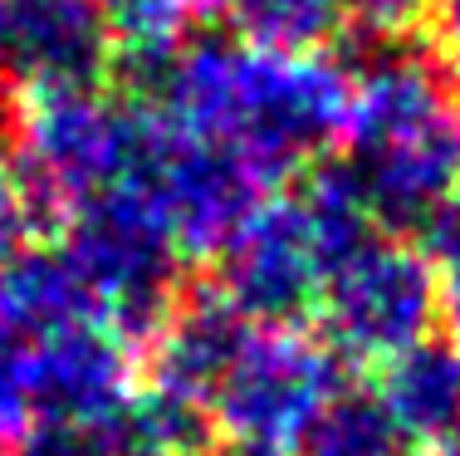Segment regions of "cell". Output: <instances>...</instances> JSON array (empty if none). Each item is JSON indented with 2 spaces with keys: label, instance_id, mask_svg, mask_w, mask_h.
I'll list each match as a JSON object with an SVG mask.
<instances>
[{
  "label": "cell",
  "instance_id": "6da1fadb",
  "mask_svg": "<svg viewBox=\"0 0 460 456\" xmlns=\"http://www.w3.org/2000/svg\"><path fill=\"white\" fill-rule=\"evenodd\" d=\"M137 103L201 133L275 187L309 167L348 123V69L319 49H265L235 35L118 54Z\"/></svg>",
  "mask_w": 460,
  "mask_h": 456
},
{
  "label": "cell",
  "instance_id": "7a4b0ae2",
  "mask_svg": "<svg viewBox=\"0 0 460 456\" xmlns=\"http://www.w3.org/2000/svg\"><path fill=\"white\" fill-rule=\"evenodd\" d=\"M348 123L338 172L367 221L411 236L460 182V94L446 59L411 30L358 25L348 59Z\"/></svg>",
  "mask_w": 460,
  "mask_h": 456
},
{
  "label": "cell",
  "instance_id": "3957f363",
  "mask_svg": "<svg viewBox=\"0 0 460 456\" xmlns=\"http://www.w3.org/2000/svg\"><path fill=\"white\" fill-rule=\"evenodd\" d=\"M377 226L353 197L338 162L309 172L299 192L260 197L221 251V290L245 319L294 324L314 314L338 255H348Z\"/></svg>",
  "mask_w": 460,
  "mask_h": 456
},
{
  "label": "cell",
  "instance_id": "277c9868",
  "mask_svg": "<svg viewBox=\"0 0 460 456\" xmlns=\"http://www.w3.org/2000/svg\"><path fill=\"white\" fill-rule=\"evenodd\" d=\"M147 103L103 94V84L25 94L15 123V162L35 216L64 221L84 201L133 182Z\"/></svg>",
  "mask_w": 460,
  "mask_h": 456
},
{
  "label": "cell",
  "instance_id": "5b68a950",
  "mask_svg": "<svg viewBox=\"0 0 460 456\" xmlns=\"http://www.w3.org/2000/svg\"><path fill=\"white\" fill-rule=\"evenodd\" d=\"M446 290L407 236L372 231L333 260L319 290V344L338 363H392L411 344L431 339Z\"/></svg>",
  "mask_w": 460,
  "mask_h": 456
},
{
  "label": "cell",
  "instance_id": "8992f818",
  "mask_svg": "<svg viewBox=\"0 0 460 456\" xmlns=\"http://www.w3.org/2000/svg\"><path fill=\"white\" fill-rule=\"evenodd\" d=\"M59 251L84 280L93 304L128 334L142 339L162 324L181 295V246L162 216L133 187L103 192L64 216Z\"/></svg>",
  "mask_w": 460,
  "mask_h": 456
},
{
  "label": "cell",
  "instance_id": "52a82bcc",
  "mask_svg": "<svg viewBox=\"0 0 460 456\" xmlns=\"http://www.w3.org/2000/svg\"><path fill=\"white\" fill-rule=\"evenodd\" d=\"M338 388V358L319 339L255 324L211 393V422L240 456H294Z\"/></svg>",
  "mask_w": 460,
  "mask_h": 456
},
{
  "label": "cell",
  "instance_id": "ba28073f",
  "mask_svg": "<svg viewBox=\"0 0 460 456\" xmlns=\"http://www.w3.org/2000/svg\"><path fill=\"white\" fill-rule=\"evenodd\" d=\"M128 187L162 216L181 255H221L235 226L260 197H270V182L255 167L211 138L167 123L157 108H147V133Z\"/></svg>",
  "mask_w": 460,
  "mask_h": 456
},
{
  "label": "cell",
  "instance_id": "9c48e42d",
  "mask_svg": "<svg viewBox=\"0 0 460 456\" xmlns=\"http://www.w3.org/2000/svg\"><path fill=\"white\" fill-rule=\"evenodd\" d=\"M113 35L98 0H0V84L20 94L98 84Z\"/></svg>",
  "mask_w": 460,
  "mask_h": 456
},
{
  "label": "cell",
  "instance_id": "30bf717a",
  "mask_svg": "<svg viewBox=\"0 0 460 456\" xmlns=\"http://www.w3.org/2000/svg\"><path fill=\"white\" fill-rule=\"evenodd\" d=\"M35 344V407L40 422L113 417L137 393V358L128 334L103 314L40 334Z\"/></svg>",
  "mask_w": 460,
  "mask_h": 456
},
{
  "label": "cell",
  "instance_id": "8fae6325",
  "mask_svg": "<svg viewBox=\"0 0 460 456\" xmlns=\"http://www.w3.org/2000/svg\"><path fill=\"white\" fill-rule=\"evenodd\" d=\"M250 329H255V319H245V314L226 300L221 285L181 290V295L172 300V309L162 314V324L152 329L147 388L177 398V403L211 412L216 383L226 378L230 358L240 353V344L250 339Z\"/></svg>",
  "mask_w": 460,
  "mask_h": 456
},
{
  "label": "cell",
  "instance_id": "7c38bea8",
  "mask_svg": "<svg viewBox=\"0 0 460 456\" xmlns=\"http://www.w3.org/2000/svg\"><path fill=\"white\" fill-rule=\"evenodd\" d=\"M382 403L392 407L397 427L411 447H431L441 456H460V344L421 339L392 363H382Z\"/></svg>",
  "mask_w": 460,
  "mask_h": 456
},
{
  "label": "cell",
  "instance_id": "4fadbf2b",
  "mask_svg": "<svg viewBox=\"0 0 460 456\" xmlns=\"http://www.w3.org/2000/svg\"><path fill=\"white\" fill-rule=\"evenodd\" d=\"M84 314H103L59 246H20L0 260V324L25 339L74 324ZM108 319V314H103Z\"/></svg>",
  "mask_w": 460,
  "mask_h": 456
},
{
  "label": "cell",
  "instance_id": "5bb4252c",
  "mask_svg": "<svg viewBox=\"0 0 460 456\" xmlns=\"http://www.w3.org/2000/svg\"><path fill=\"white\" fill-rule=\"evenodd\" d=\"M411 437L372 388H338L299 442V456H411Z\"/></svg>",
  "mask_w": 460,
  "mask_h": 456
},
{
  "label": "cell",
  "instance_id": "9a60e30c",
  "mask_svg": "<svg viewBox=\"0 0 460 456\" xmlns=\"http://www.w3.org/2000/svg\"><path fill=\"white\" fill-rule=\"evenodd\" d=\"M230 35L265 49H319L343 25V0H211Z\"/></svg>",
  "mask_w": 460,
  "mask_h": 456
},
{
  "label": "cell",
  "instance_id": "2e32d148",
  "mask_svg": "<svg viewBox=\"0 0 460 456\" xmlns=\"http://www.w3.org/2000/svg\"><path fill=\"white\" fill-rule=\"evenodd\" d=\"M25 456H162L142 432L133 403L93 422H40L25 437Z\"/></svg>",
  "mask_w": 460,
  "mask_h": 456
},
{
  "label": "cell",
  "instance_id": "e0dca14e",
  "mask_svg": "<svg viewBox=\"0 0 460 456\" xmlns=\"http://www.w3.org/2000/svg\"><path fill=\"white\" fill-rule=\"evenodd\" d=\"M103 25L118 54L133 49H167L186 40V25L201 10V0H98Z\"/></svg>",
  "mask_w": 460,
  "mask_h": 456
},
{
  "label": "cell",
  "instance_id": "ac0fdd59",
  "mask_svg": "<svg viewBox=\"0 0 460 456\" xmlns=\"http://www.w3.org/2000/svg\"><path fill=\"white\" fill-rule=\"evenodd\" d=\"M40 427L35 407V344L0 324V442L30 437Z\"/></svg>",
  "mask_w": 460,
  "mask_h": 456
},
{
  "label": "cell",
  "instance_id": "d6986e66",
  "mask_svg": "<svg viewBox=\"0 0 460 456\" xmlns=\"http://www.w3.org/2000/svg\"><path fill=\"white\" fill-rule=\"evenodd\" d=\"M421 255L431 260L436 280H441V290H446V304L460 309V182L441 197V206L426 216Z\"/></svg>",
  "mask_w": 460,
  "mask_h": 456
},
{
  "label": "cell",
  "instance_id": "ffe728a7",
  "mask_svg": "<svg viewBox=\"0 0 460 456\" xmlns=\"http://www.w3.org/2000/svg\"><path fill=\"white\" fill-rule=\"evenodd\" d=\"M30 226H35V206H30L25 187H20V172L10 162V152H0V260L25 246Z\"/></svg>",
  "mask_w": 460,
  "mask_h": 456
},
{
  "label": "cell",
  "instance_id": "44dd1931",
  "mask_svg": "<svg viewBox=\"0 0 460 456\" xmlns=\"http://www.w3.org/2000/svg\"><path fill=\"white\" fill-rule=\"evenodd\" d=\"M421 5L426 0H343V10H353L367 30H411Z\"/></svg>",
  "mask_w": 460,
  "mask_h": 456
},
{
  "label": "cell",
  "instance_id": "7402d4cb",
  "mask_svg": "<svg viewBox=\"0 0 460 456\" xmlns=\"http://www.w3.org/2000/svg\"><path fill=\"white\" fill-rule=\"evenodd\" d=\"M431 20H436V45H441L446 59H451L446 69L460 79V0H436Z\"/></svg>",
  "mask_w": 460,
  "mask_h": 456
},
{
  "label": "cell",
  "instance_id": "603a6c76",
  "mask_svg": "<svg viewBox=\"0 0 460 456\" xmlns=\"http://www.w3.org/2000/svg\"><path fill=\"white\" fill-rule=\"evenodd\" d=\"M201 456H216V452H201ZM226 456H240V452H226Z\"/></svg>",
  "mask_w": 460,
  "mask_h": 456
},
{
  "label": "cell",
  "instance_id": "cb8c5ba5",
  "mask_svg": "<svg viewBox=\"0 0 460 456\" xmlns=\"http://www.w3.org/2000/svg\"><path fill=\"white\" fill-rule=\"evenodd\" d=\"M456 329H460V309H456ZM456 344H460V339H456Z\"/></svg>",
  "mask_w": 460,
  "mask_h": 456
}]
</instances>
